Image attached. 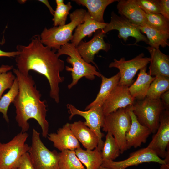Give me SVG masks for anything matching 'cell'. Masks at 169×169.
I'll list each match as a JSON object with an SVG mask.
<instances>
[{"mask_svg":"<svg viewBox=\"0 0 169 169\" xmlns=\"http://www.w3.org/2000/svg\"><path fill=\"white\" fill-rule=\"evenodd\" d=\"M16 48L19 52L15 57L17 69L25 74L32 70L45 77L50 86V97L59 103V85L65 79L60 73L64 69L65 63L59 59L57 50L44 46L39 35L33 36L28 45H18Z\"/></svg>","mask_w":169,"mask_h":169,"instance_id":"obj_1","label":"cell"},{"mask_svg":"<svg viewBox=\"0 0 169 169\" xmlns=\"http://www.w3.org/2000/svg\"><path fill=\"white\" fill-rule=\"evenodd\" d=\"M17 79L18 92L13 102L16 109L15 120L22 131L26 132L29 128L28 121L35 120L40 126L44 138L47 137L49 123L46 119L48 110L45 100L42 101V96L37 88L32 76L13 69Z\"/></svg>","mask_w":169,"mask_h":169,"instance_id":"obj_2","label":"cell"},{"mask_svg":"<svg viewBox=\"0 0 169 169\" xmlns=\"http://www.w3.org/2000/svg\"><path fill=\"white\" fill-rule=\"evenodd\" d=\"M87 11L82 8L77 9L69 14L71 21L64 25L45 28L40 35V40L44 45L57 50L61 46L72 39L73 32L77 27L84 22Z\"/></svg>","mask_w":169,"mask_h":169,"instance_id":"obj_3","label":"cell"},{"mask_svg":"<svg viewBox=\"0 0 169 169\" xmlns=\"http://www.w3.org/2000/svg\"><path fill=\"white\" fill-rule=\"evenodd\" d=\"M58 55L59 57L63 55L68 56L66 60L70 64L72 67L65 66V69L71 72L72 80L68 85L69 89H70L76 85L79 81L84 77L87 79L92 80L96 76L101 77L102 75L97 71L96 68L90 63L85 62L79 53L76 47L71 43H68L61 46L57 51Z\"/></svg>","mask_w":169,"mask_h":169,"instance_id":"obj_4","label":"cell"},{"mask_svg":"<svg viewBox=\"0 0 169 169\" xmlns=\"http://www.w3.org/2000/svg\"><path fill=\"white\" fill-rule=\"evenodd\" d=\"M131 106L119 109L105 116L102 127L103 131L112 134L119 147L121 154L128 149L125 136L131 124L129 111Z\"/></svg>","mask_w":169,"mask_h":169,"instance_id":"obj_5","label":"cell"},{"mask_svg":"<svg viewBox=\"0 0 169 169\" xmlns=\"http://www.w3.org/2000/svg\"><path fill=\"white\" fill-rule=\"evenodd\" d=\"M132 108L140 123L149 129L151 133L155 134L159 126L161 115L165 110L161 99L146 97L143 100L135 102Z\"/></svg>","mask_w":169,"mask_h":169,"instance_id":"obj_6","label":"cell"},{"mask_svg":"<svg viewBox=\"0 0 169 169\" xmlns=\"http://www.w3.org/2000/svg\"><path fill=\"white\" fill-rule=\"evenodd\" d=\"M28 136L21 131L6 143L0 142V169H17L22 156L28 152Z\"/></svg>","mask_w":169,"mask_h":169,"instance_id":"obj_7","label":"cell"},{"mask_svg":"<svg viewBox=\"0 0 169 169\" xmlns=\"http://www.w3.org/2000/svg\"><path fill=\"white\" fill-rule=\"evenodd\" d=\"M28 152L35 169H59V153L48 149L41 139L40 133L34 128Z\"/></svg>","mask_w":169,"mask_h":169,"instance_id":"obj_8","label":"cell"},{"mask_svg":"<svg viewBox=\"0 0 169 169\" xmlns=\"http://www.w3.org/2000/svg\"><path fill=\"white\" fill-rule=\"evenodd\" d=\"M150 61V57H145L144 54L141 53L130 60H126L124 57L119 60L114 59L109 67L119 70L120 78L118 85L129 87L133 83V78L137 72L147 66Z\"/></svg>","mask_w":169,"mask_h":169,"instance_id":"obj_9","label":"cell"},{"mask_svg":"<svg viewBox=\"0 0 169 169\" xmlns=\"http://www.w3.org/2000/svg\"><path fill=\"white\" fill-rule=\"evenodd\" d=\"M69 113L70 114L69 119L71 120L75 115H80L85 120L84 124L93 131L96 134L98 139L97 149L101 151L104 142L102 138L104 135L101 131L103 125L105 115L102 107H95L83 111L79 110L71 104L66 105Z\"/></svg>","mask_w":169,"mask_h":169,"instance_id":"obj_10","label":"cell"},{"mask_svg":"<svg viewBox=\"0 0 169 169\" xmlns=\"http://www.w3.org/2000/svg\"><path fill=\"white\" fill-rule=\"evenodd\" d=\"M155 162L166 164L165 160L160 158L151 149L142 148L130 154L127 159L120 161H103L101 166L109 169H126L144 163Z\"/></svg>","mask_w":169,"mask_h":169,"instance_id":"obj_11","label":"cell"},{"mask_svg":"<svg viewBox=\"0 0 169 169\" xmlns=\"http://www.w3.org/2000/svg\"><path fill=\"white\" fill-rule=\"evenodd\" d=\"M113 30L119 31L118 37L122 39L125 42L126 41L129 37H131L136 40L135 44L141 41L148 44L146 37L142 33L137 26L124 16H119L112 12L110 22L107 23L103 30L106 34Z\"/></svg>","mask_w":169,"mask_h":169,"instance_id":"obj_12","label":"cell"},{"mask_svg":"<svg viewBox=\"0 0 169 169\" xmlns=\"http://www.w3.org/2000/svg\"><path fill=\"white\" fill-rule=\"evenodd\" d=\"M147 147L160 158L164 159L169 148V111L164 110L160 119L159 127Z\"/></svg>","mask_w":169,"mask_h":169,"instance_id":"obj_13","label":"cell"},{"mask_svg":"<svg viewBox=\"0 0 169 169\" xmlns=\"http://www.w3.org/2000/svg\"><path fill=\"white\" fill-rule=\"evenodd\" d=\"M105 34L103 30H99L92 39L88 42L82 41L76 47L85 62L90 64L92 63L97 67L94 61L95 55L100 50L108 52L110 49V45L104 39Z\"/></svg>","mask_w":169,"mask_h":169,"instance_id":"obj_14","label":"cell"},{"mask_svg":"<svg viewBox=\"0 0 169 169\" xmlns=\"http://www.w3.org/2000/svg\"><path fill=\"white\" fill-rule=\"evenodd\" d=\"M135 100L131 95L128 87L118 84L112 91L102 106L104 115H107L119 109L132 105Z\"/></svg>","mask_w":169,"mask_h":169,"instance_id":"obj_15","label":"cell"},{"mask_svg":"<svg viewBox=\"0 0 169 169\" xmlns=\"http://www.w3.org/2000/svg\"><path fill=\"white\" fill-rule=\"evenodd\" d=\"M47 137L53 142L54 146L60 151L65 150H75L80 147L79 141L71 131L70 123H69L59 128L56 133L48 134Z\"/></svg>","mask_w":169,"mask_h":169,"instance_id":"obj_16","label":"cell"},{"mask_svg":"<svg viewBox=\"0 0 169 169\" xmlns=\"http://www.w3.org/2000/svg\"><path fill=\"white\" fill-rule=\"evenodd\" d=\"M132 105L130 107L129 113L131 119L130 127L126 134L125 138L128 149L131 147L136 148L145 143L150 134V130L142 125L137 120L133 112Z\"/></svg>","mask_w":169,"mask_h":169,"instance_id":"obj_17","label":"cell"},{"mask_svg":"<svg viewBox=\"0 0 169 169\" xmlns=\"http://www.w3.org/2000/svg\"><path fill=\"white\" fill-rule=\"evenodd\" d=\"M118 2L117 8L120 15L125 17L136 26L146 25L145 13L135 0H120Z\"/></svg>","mask_w":169,"mask_h":169,"instance_id":"obj_18","label":"cell"},{"mask_svg":"<svg viewBox=\"0 0 169 169\" xmlns=\"http://www.w3.org/2000/svg\"><path fill=\"white\" fill-rule=\"evenodd\" d=\"M146 49L151 57L149 74L155 77L162 76L169 77V57L159 49L150 46Z\"/></svg>","mask_w":169,"mask_h":169,"instance_id":"obj_19","label":"cell"},{"mask_svg":"<svg viewBox=\"0 0 169 169\" xmlns=\"http://www.w3.org/2000/svg\"><path fill=\"white\" fill-rule=\"evenodd\" d=\"M70 128L74 136L86 149L93 150L97 148L98 139L96 134L80 120L70 124Z\"/></svg>","mask_w":169,"mask_h":169,"instance_id":"obj_20","label":"cell"},{"mask_svg":"<svg viewBox=\"0 0 169 169\" xmlns=\"http://www.w3.org/2000/svg\"><path fill=\"white\" fill-rule=\"evenodd\" d=\"M107 23H100L93 20L88 12L85 13L84 22L76 28L71 43L76 47L86 36L90 37L92 33L99 30H103Z\"/></svg>","mask_w":169,"mask_h":169,"instance_id":"obj_21","label":"cell"},{"mask_svg":"<svg viewBox=\"0 0 169 169\" xmlns=\"http://www.w3.org/2000/svg\"><path fill=\"white\" fill-rule=\"evenodd\" d=\"M101 83L100 90L95 100L87 105L85 110L102 106L114 89L119 83L120 76L119 72L111 77L107 78L101 76Z\"/></svg>","mask_w":169,"mask_h":169,"instance_id":"obj_22","label":"cell"},{"mask_svg":"<svg viewBox=\"0 0 169 169\" xmlns=\"http://www.w3.org/2000/svg\"><path fill=\"white\" fill-rule=\"evenodd\" d=\"M147 66L140 70L136 80L129 87L130 93L135 99L142 100L146 97L149 86L155 77L146 72Z\"/></svg>","mask_w":169,"mask_h":169,"instance_id":"obj_23","label":"cell"},{"mask_svg":"<svg viewBox=\"0 0 169 169\" xmlns=\"http://www.w3.org/2000/svg\"><path fill=\"white\" fill-rule=\"evenodd\" d=\"M79 5L85 7L91 18L100 23H104L103 15L105 10L110 4L116 0H74Z\"/></svg>","mask_w":169,"mask_h":169,"instance_id":"obj_24","label":"cell"},{"mask_svg":"<svg viewBox=\"0 0 169 169\" xmlns=\"http://www.w3.org/2000/svg\"><path fill=\"white\" fill-rule=\"evenodd\" d=\"M80 161L86 169H98L103 162L101 151L95 148L93 150L83 149L81 147L74 150Z\"/></svg>","mask_w":169,"mask_h":169,"instance_id":"obj_25","label":"cell"},{"mask_svg":"<svg viewBox=\"0 0 169 169\" xmlns=\"http://www.w3.org/2000/svg\"><path fill=\"white\" fill-rule=\"evenodd\" d=\"M141 33L146 35L150 46L159 49L169 46V33L159 31L145 25L137 26Z\"/></svg>","mask_w":169,"mask_h":169,"instance_id":"obj_26","label":"cell"},{"mask_svg":"<svg viewBox=\"0 0 169 169\" xmlns=\"http://www.w3.org/2000/svg\"><path fill=\"white\" fill-rule=\"evenodd\" d=\"M59 169H86L77 157L74 150H65L59 153Z\"/></svg>","mask_w":169,"mask_h":169,"instance_id":"obj_27","label":"cell"},{"mask_svg":"<svg viewBox=\"0 0 169 169\" xmlns=\"http://www.w3.org/2000/svg\"><path fill=\"white\" fill-rule=\"evenodd\" d=\"M101 151L103 161H114L121 154L119 147L112 134L107 132Z\"/></svg>","mask_w":169,"mask_h":169,"instance_id":"obj_28","label":"cell"},{"mask_svg":"<svg viewBox=\"0 0 169 169\" xmlns=\"http://www.w3.org/2000/svg\"><path fill=\"white\" fill-rule=\"evenodd\" d=\"M169 89V77L157 76L151 83L146 97L152 99H160L161 95Z\"/></svg>","mask_w":169,"mask_h":169,"instance_id":"obj_29","label":"cell"},{"mask_svg":"<svg viewBox=\"0 0 169 169\" xmlns=\"http://www.w3.org/2000/svg\"><path fill=\"white\" fill-rule=\"evenodd\" d=\"M18 91V85L16 77L13 84L9 90L4 94L0 99V112L7 122H9L7 112L10 105L13 103Z\"/></svg>","mask_w":169,"mask_h":169,"instance_id":"obj_30","label":"cell"},{"mask_svg":"<svg viewBox=\"0 0 169 169\" xmlns=\"http://www.w3.org/2000/svg\"><path fill=\"white\" fill-rule=\"evenodd\" d=\"M146 25L157 31L169 33V21L160 13H145Z\"/></svg>","mask_w":169,"mask_h":169,"instance_id":"obj_31","label":"cell"},{"mask_svg":"<svg viewBox=\"0 0 169 169\" xmlns=\"http://www.w3.org/2000/svg\"><path fill=\"white\" fill-rule=\"evenodd\" d=\"M70 2L66 4L63 3L56 6L53 15L52 20L54 22V26L57 27L65 24L67 16L69 14V11L72 8Z\"/></svg>","mask_w":169,"mask_h":169,"instance_id":"obj_32","label":"cell"},{"mask_svg":"<svg viewBox=\"0 0 169 169\" xmlns=\"http://www.w3.org/2000/svg\"><path fill=\"white\" fill-rule=\"evenodd\" d=\"M136 3L145 13H160L158 0H135Z\"/></svg>","mask_w":169,"mask_h":169,"instance_id":"obj_33","label":"cell"},{"mask_svg":"<svg viewBox=\"0 0 169 169\" xmlns=\"http://www.w3.org/2000/svg\"><path fill=\"white\" fill-rule=\"evenodd\" d=\"M16 76L11 71L0 73V99L4 91L13 85Z\"/></svg>","mask_w":169,"mask_h":169,"instance_id":"obj_34","label":"cell"},{"mask_svg":"<svg viewBox=\"0 0 169 169\" xmlns=\"http://www.w3.org/2000/svg\"><path fill=\"white\" fill-rule=\"evenodd\" d=\"M17 169H35L31 161L28 152L21 157Z\"/></svg>","mask_w":169,"mask_h":169,"instance_id":"obj_35","label":"cell"},{"mask_svg":"<svg viewBox=\"0 0 169 169\" xmlns=\"http://www.w3.org/2000/svg\"><path fill=\"white\" fill-rule=\"evenodd\" d=\"M160 14L169 21V0H160Z\"/></svg>","mask_w":169,"mask_h":169,"instance_id":"obj_36","label":"cell"},{"mask_svg":"<svg viewBox=\"0 0 169 169\" xmlns=\"http://www.w3.org/2000/svg\"><path fill=\"white\" fill-rule=\"evenodd\" d=\"M160 99L165 108V110H169V90L162 94L161 96Z\"/></svg>","mask_w":169,"mask_h":169,"instance_id":"obj_37","label":"cell"},{"mask_svg":"<svg viewBox=\"0 0 169 169\" xmlns=\"http://www.w3.org/2000/svg\"><path fill=\"white\" fill-rule=\"evenodd\" d=\"M18 54L19 52L18 51L12 52H5L2 50L0 49V57H16Z\"/></svg>","mask_w":169,"mask_h":169,"instance_id":"obj_38","label":"cell"},{"mask_svg":"<svg viewBox=\"0 0 169 169\" xmlns=\"http://www.w3.org/2000/svg\"><path fill=\"white\" fill-rule=\"evenodd\" d=\"M13 69V66L3 64L0 67V73L6 72Z\"/></svg>","mask_w":169,"mask_h":169,"instance_id":"obj_39","label":"cell"},{"mask_svg":"<svg viewBox=\"0 0 169 169\" xmlns=\"http://www.w3.org/2000/svg\"><path fill=\"white\" fill-rule=\"evenodd\" d=\"M39 1L44 3L48 7L51 14L53 15L54 11L50 5L49 1L47 0H39Z\"/></svg>","mask_w":169,"mask_h":169,"instance_id":"obj_40","label":"cell"},{"mask_svg":"<svg viewBox=\"0 0 169 169\" xmlns=\"http://www.w3.org/2000/svg\"><path fill=\"white\" fill-rule=\"evenodd\" d=\"M160 169H169V164H161Z\"/></svg>","mask_w":169,"mask_h":169,"instance_id":"obj_41","label":"cell"},{"mask_svg":"<svg viewBox=\"0 0 169 169\" xmlns=\"http://www.w3.org/2000/svg\"><path fill=\"white\" fill-rule=\"evenodd\" d=\"M55 1L57 5L56 6H59L64 3V1L63 0H56Z\"/></svg>","mask_w":169,"mask_h":169,"instance_id":"obj_42","label":"cell"},{"mask_svg":"<svg viewBox=\"0 0 169 169\" xmlns=\"http://www.w3.org/2000/svg\"><path fill=\"white\" fill-rule=\"evenodd\" d=\"M98 169H109L107 168L100 166Z\"/></svg>","mask_w":169,"mask_h":169,"instance_id":"obj_43","label":"cell"}]
</instances>
